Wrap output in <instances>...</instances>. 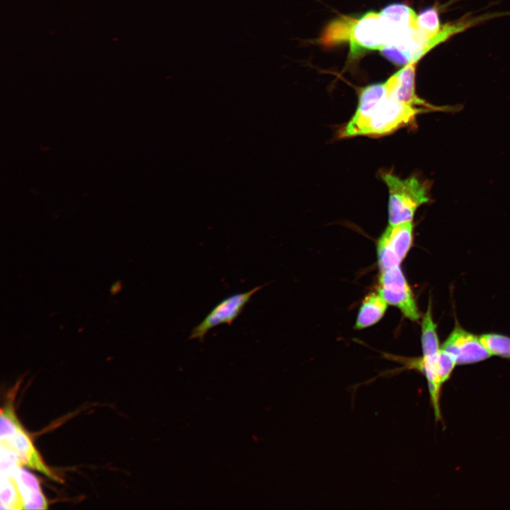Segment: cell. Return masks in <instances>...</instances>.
I'll use <instances>...</instances> for the list:
<instances>
[{
    "mask_svg": "<svg viewBox=\"0 0 510 510\" xmlns=\"http://www.w3.org/2000/svg\"><path fill=\"white\" fill-rule=\"evenodd\" d=\"M434 110L401 101L388 93L385 82L370 84L359 91L356 110L339 137L387 135L413 124L419 114Z\"/></svg>",
    "mask_w": 510,
    "mask_h": 510,
    "instance_id": "cell-1",
    "label": "cell"
},
{
    "mask_svg": "<svg viewBox=\"0 0 510 510\" xmlns=\"http://www.w3.org/2000/svg\"><path fill=\"white\" fill-rule=\"evenodd\" d=\"M380 176L388 190L389 224L412 222L418 208L430 200L427 182L416 176L402 178L390 171H381Z\"/></svg>",
    "mask_w": 510,
    "mask_h": 510,
    "instance_id": "cell-2",
    "label": "cell"
},
{
    "mask_svg": "<svg viewBox=\"0 0 510 510\" xmlns=\"http://www.w3.org/2000/svg\"><path fill=\"white\" fill-rule=\"evenodd\" d=\"M389 41L388 31L380 13L368 11L356 18L352 26L348 43L350 57L356 59L364 52L379 50Z\"/></svg>",
    "mask_w": 510,
    "mask_h": 510,
    "instance_id": "cell-3",
    "label": "cell"
},
{
    "mask_svg": "<svg viewBox=\"0 0 510 510\" xmlns=\"http://www.w3.org/2000/svg\"><path fill=\"white\" fill-rule=\"evenodd\" d=\"M262 287L263 285H259L250 290L232 294L222 299L193 328L188 339L203 341L212 328L221 324L231 325L250 302L252 296Z\"/></svg>",
    "mask_w": 510,
    "mask_h": 510,
    "instance_id": "cell-4",
    "label": "cell"
},
{
    "mask_svg": "<svg viewBox=\"0 0 510 510\" xmlns=\"http://www.w3.org/2000/svg\"><path fill=\"white\" fill-rule=\"evenodd\" d=\"M412 222L390 225L377 245L379 268L384 271L400 266L413 242Z\"/></svg>",
    "mask_w": 510,
    "mask_h": 510,
    "instance_id": "cell-5",
    "label": "cell"
},
{
    "mask_svg": "<svg viewBox=\"0 0 510 510\" xmlns=\"http://www.w3.org/2000/svg\"><path fill=\"white\" fill-rule=\"evenodd\" d=\"M378 292L409 319L417 321L420 317L413 293L400 266L380 271Z\"/></svg>",
    "mask_w": 510,
    "mask_h": 510,
    "instance_id": "cell-6",
    "label": "cell"
},
{
    "mask_svg": "<svg viewBox=\"0 0 510 510\" xmlns=\"http://www.w3.org/2000/svg\"><path fill=\"white\" fill-rule=\"evenodd\" d=\"M441 348L450 353L459 365L477 363L492 356L479 337L459 325L455 327Z\"/></svg>",
    "mask_w": 510,
    "mask_h": 510,
    "instance_id": "cell-7",
    "label": "cell"
},
{
    "mask_svg": "<svg viewBox=\"0 0 510 510\" xmlns=\"http://www.w3.org/2000/svg\"><path fill=\"white\" fill-rule=\"evenodd\" d=\"M416 64L410 62L406 64L385 81L388 93L401 101L414 106L443 110V108L432 106L416 95L415 90Z\"/></svg>",
    "mask_w": 510,
    "mask_h": 510,
    "instance_id": "cell-8",
    "label": "cell"
},
{
    "mask_svg": "<svg viewBox=\"0 0 510 510\" xmlns=\"http://www.w3.org/2000/svg\"><path fill=\"white\" fill-rule=\"evenodd\" d=\"M1 444L7 446L19 457L22 465L36 470L57 482L61 480L43 462L40 453L34 447L30 437L23 428L20 429L9 438L1 441Z\"/></svg>",
    "mask_w": 510,
    "mask_h": 510,
    "instance_id": "cell-9",
    "label": "cell"
},
{
    "mask_svg": "<svg viewBox=\"0 0 510 510\" xmlns=\"http://www.w3.org/2000/svg\"><path fill=\"white\" fill-rule=\"evenodd\" d=\"M380 13L389 33L387 42L404 31L417 27L416 13L411 7L402 3L389 4Z\"/></svg>",
    "mask_w": 510,
    "mask_h": 510,
    "instance_id": "cell-10",
    "label": "cell"
},
{
    "mask_svg": "<svg viewBox=\"0 0 510 510\" xmlns=\"http://www.w3.org/2000/svg\"><path fill=\"white\" fill-rule=\"evenodd\" d=\"M15 479L24 509L47 508V502L41 492L38 479L33 475L20 467L15 475Z\"/></svg>",
    "mask_w": 510,
    "mask_h": 510,
    "instance_id": "cell-11",
    "label": "cell"
},
{
    "mask_svg": "<svg viewBox=\"0 0 510 510\" xmlns=\"http://www.w3.org/2000/svg\"><path fill=\"white\" fill-rule=\"evenodd\" d=\"M387 305L378 292L367 295L359 309L355 328L364 329L376 324L385 314Z\"/></svg>",
    "mask_w": 510,
    "mask_h": 510,
    "instance_id": "cell-12",
    "label": "cell"
},
{
    "mask_svg": "<svg viewBox=\"0 0 510 510\" xmlns=\"http://www.w3.org/2000/svg\"><path fill=\"white\" fill-rule=\"evenodd\" d=\"M355 19L356 17L344 16L330 21L321 34L319 43L330 47L345 42H348Z\"/></svg>",
    "mask_w": 510,
    "mask_h": 510,
    "instance_id": "cell-13",
    "label": "cell"
},
{
    "mask_svg": "<svg viewBox=\"0 0 510 510\" xmlns=\"http://www.w3.org/2000/svg\"><path fill=\"white\" fill-rule=\"evenodd\" d=\"M436 324L432 317L431 307L429 304L421 322V348L423 357L433 358L438 355L440 347L436 332Z\"/></svg>",
    "mask_w": 510,
    "mask_h": 510,
    "instance_id": "cell-14",
    "label": "cell"
},
{
    "mask_svg": "<svg viewBox=\"0 0 510 510\" xmlns=\"http://www.w3.org/2000/svg\"><path fill=\"white\" fill-rule=\"evenodd\" d=\"M1 507L3 509H24L15 477L1 476Z\"/></svg>",
    "mask_w": 510,
    "mask_h": 510,
    "instance_id": "cell-15",
    "label": "cell"
},
{
    "mask_svg": "<svg viewBox=\"0 0 510 510\" xmlns=\"http://www.w3.org/2000/svg\"><path fill=\"white\" fill-rule=\"evenodd\" d=\"M480 340L492 355L510 358V337L499 334H484Z\"/></svg>",
    "mask_w": 510,
    "mask_h": 510,
    "instance_id": "cell-16",
    "label": "cell"
},
{
    "mask_svg": "<svg viewBox=\"0 0 510 510\" xmlns=\"http://www.w3.org/2000/svg\"><path fill=\"white\" fill-rule=\"evenodd\" d=\"M416 23L417 28L429 38V42L441 30L442 26L435 6L423 10L417 16Z\"/></svg>",
    "mask_w": 510,
    "mask_h": 510,
    "instance_id": "cell-17",
    "label": "cell"
},
{
    "mask_svg": "<svg viewBox=\"0 0 510 510\" xmlns=\"http://www.w3.org/2000/svg\"><path fill=\"white\" fill-rule=\"evenodd\" d=\"M23 428L11 405L1 409V441L5 440Z\"/></svg>",
    "mask_w": 510,
    "mask_h": 510,
    "instance_id": "cell-18",
    "label": "cell"
},
{
    "mask_svg": "<svg viewBox=\"0 0 510 510\" xmlns=\"http://www.w3.org/2000/svg\"><path fill=\"white\" fill-rule=\"evenodd\" d=\"M456 364L454 358L448 352L440 348L436 359V373L438 381L442 385L450 378Z\"/></svg>",
    "mask_w": 510,
    "mask_h": 510,
    "instance_id": "cell-19",
    "label": "cell"
},
{
    "mask_svg": "<svg viewBox=\"0 0 510 510\" xmlns=\"http://www.w3.org/2000/svg\"><path fill=\"white\" fill-rule=\"evenodd\" d=\"M121 290V283L120 282L118 281L113 284L110 292L113 295H115Z\"/></svg>",
    "mask_w": 510,
    "mask_h": 510,
    "instance_id": "cell-20",
    "label": "cell"
}]
</instances>
